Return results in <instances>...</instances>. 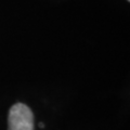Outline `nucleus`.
Returning a JSON list of instances; mask_svg holds the SVG:
<instances>
[{
	"mask_svg": "<svg viewBox=\"0 0 130 130\" xmlns=\"http://www.w3.org/2000/svg\"><path fill=\"white\" fill-rule=\"evenodd\" d=\"M9 130H34V115L23 103H16L9 112Z\"/></svg>",
	"mask_w": 130,
	"mask_h": 130,
	"instance_id": "1",
	"label": "nucleus"
},
{
	"mask_svg": "<svg viewBox=\"0 0 130 130\" xmlns=\"http://www.w3.org/2000/svg\"><path fill=\"white\" fill-rule=\"evenodd\" d=\"M40 127H41V128H43V127H44V125H43V123H40Z\"/></svg>",
	"mask_w": 130,
	"mask_h": 130,
	"instance_id": "2",
	"label": "nucleus"
},
{
	"mask_svg": "<svg viewBox=\"0 0 130 130\" xmlns=\"http://www.w3.org/2000/svg\"><path fill=\"white\" fill-rule=\"evenodd\" d=\"M128 1H129V0H128Z\"/></svg>",
	"mask_w": 130,
	"mask_h": 130,
	"instance_id": "3",
	"label": "nucleus"
}]
</instances>
